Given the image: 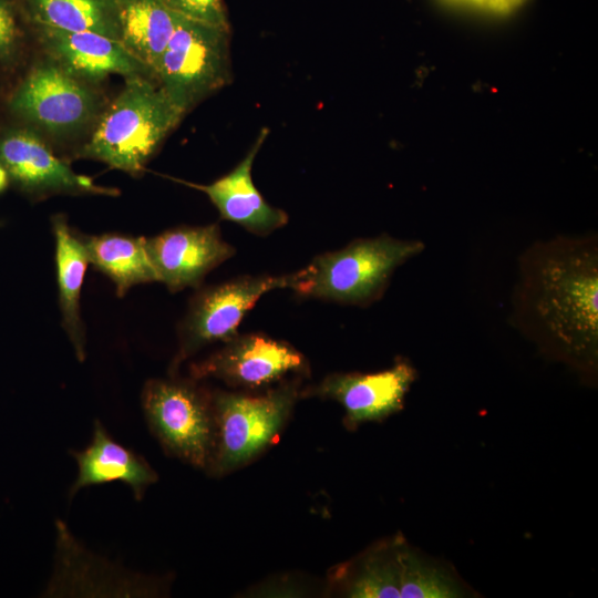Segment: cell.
Listing matches in <instances>:
<instances>
[{"label":"cell","instance_id":"cell-1","mask_svg":"<svg viewBox=\"0 0 598 598\" xmlns=\"http://www.w3.org/2000/svg\"><path fill=\"white\" fill-rule=\"evenodd\" d=\"M512 320L549 358L594 378L598 361L596 235L537 240L519 257Z\"/></svg>","mask_w":598,"mask_h":598},{"label":"cell","instance_id":"cell-2","mask_svg":"<svg viewBox=\"0 0 598 598\" xmlns=\"http://www.w3.org/2000/svg\"><path fill=\"white\" fill-rule=\"evenodd\" d=\"M424 248L421 240L388 234L358 238L316 256L293 272L291 290L302 297L365 307L381 299L396 268Z\"/></svg>","mask_w":598,"mask_h":598},{"label":"cell","instance_id":"cell-3","mask_svg":"<svg viewBox=\"0 0 598 598\" xmlns=\"http://www.w3.org/2000/svg\"><path fill=\"white\" fill-rule=\"evenodd\" d=\"M183 116L155 80L125 79L80 155L137 176Z\"/></svg>","mask_w":598,"mask_h":598},{"label":"cell","instance_id":"cell-4","mask_svg":"<svg viewBox=\"0 0 598 598\" xmlns=\"http://www.w3.org/2000/svg\"><path fill=\"white\" fill-rule=\"evenodd\" d=\"M339 590L352 598H455L472 590L451 566L396 535L341 567Z\"/></svg>","mask_w":598,"mask_h":598},{"label":"cell","instance_id":"cell-5","mask_svg":"<svg viewBox=\"0 0 598 598\" xmlns=\"http://www.w3.org/2000/svg\"><path fill=\"white\" fill-rule=\"evenodd\" d=\"M299 395L298 379L260 395L212 392L215 442L209 473L225 475L261 453L281 431Z\"/></svg>","mask_w":598,"mask_h":598},{"label":"cell","instance_id":"cell-6","mask_svg":"<svg viewBox=\"0 0 598 598\" xmlns=\"http://www.w3.org/2000/svg\"><path fill=\"white\" fill-rule=\"evenodd\" d=\"M229 42L230 28L177 16L156 82L183 114L229 83Z\"/></svg>","mask_w":598,"mask_h":598},{"label":"cell","instance_id":"cell-7","mask_svg":"<svg viewBox=\"0 0 598 598\" xmlns=\"http://www.w3.org/2000/svg\"><path fill=\"white\" fill-rule=\"evenodd\" d=\"M146 381L142 406L147 424L166 453L207 470L215 442L212 392L195 379Z\"/></svg>","mask_w":598,"mask_h":598},{"label":"cell","instance_id":"cell-8","mask_svg":"<svg viewBox=\"0 0 598 598\" xmlns=\"http://www.w3.org/2000/svg\"><path fill=\"white\" fill-rule=\"evenodd\" d=\"M293 279V272L241 276L199 289L179 326V344L169 365V375H175L181 363L205 346L234 338L243 318L261 296L275 289H290Z\"/></svg>","mask_w":598,"mask_h":598},{"label":"cell","instance_id":"cell-9","mask_svg":"<svg viewBox=\"0 0 598 598\" xmlns=\"http://www.w3.org/2000/svg\"><path fill=\"white\" fill-rule=\"evenodd\" d=\"M99 106L94 91L53 62L34 68L9 102L13 114L52 134L82 128Z\"/></svg>","mask_w":598,"mask_h":598},{"label":"cell","instance_id":"cell-10","mask_svg":"<svg viewBox=\"0 0 598 598\" xmlns=\"http://www.w3.org/2000/svg\"><path fill=\"white\" fill-rule=\"evenodd\" d=\"M308 371L307 360L291 344L259 333H237L221 349L189 368L195 380L212 377L248 389L271 384L289 372Z\"/></svg>","mask_w":598,"mask_h":598},{"label":"cell","instance_id":"cell-11","mask_svg":"<svg viewBox=\"0 0 598 598\" xmlns=\"http://www.w3.org/2000/svg\"><path fill=\"white\" fill-rule=\"evenodd\" d=\"M0 162L10 179L24 193L42 198L53 194L117 196L120 190L100 186L76 174L30 130H10L0 136Z\"/></svg>","mask_w":598,"mask_h":598},{"label":"cell","instance_id":"cell-12","mask_svg":"<svg viewBox=\"0 0 598 598\" xmlns=\"http://www.w3.org/2000/svg\"><path fill=\"white\" fill-rule=\"evenodd\" d=\"M416 378V369L408 360L398 358L391 368L374 373L330 374L300 395L339 402L344 410V425L353 430L361 423L380 422L402 410Z\"/></svg>","mask_w":598,"mask_h":598},{"label":"cell","instance_id":"cell-13","mask_svg":"<svg viewBox=\"0 0 598 598\" xmlns=\"http://www.w3.org/2000/svg\"><path fill=\"white\" fill-rule=\"evenodd\" d=\"M146 248L157 282L172 292L199 287L209 271L235 254L217 224L167 229L146 238Z\"/></svg>","mask_w":598,"mask_h":598},{"label":"cell","instance_id":"cell-14","mask_svg":"<svg viewBox=\"0 0 598 598\" xmlns=\"http://www.w3.org/2000/svg\"><path fill=\"white\" fill-rule=\"evenodd\" d=\"M32 28L52 62L82 82L101 81L110 74L156 81L155 73L118 40L48 25L33 24Z\"/></svg>","mask_w":598,"mask_h":598},{"label":"cell","instance_id":"cell-15","mask_svg":"<svg viewBox=\"0 0 598 598\" xmlns=\"http://www.w3.org/2000/svg\"><path fill=\"white\" fill-rule=\"evenodd\" d=\"M268 133V128H261L243 161L228 174L213 183L196 184L178 181L203 192L216 206L223 219L236 223L259 236H266L288 223V215L266 202L251 177L254 161Z\"/></svg>","mask_w":598,"mask_h":598},{"label":"cell","instance_id":"cell-16","mask_svg":"<svg viewBox=\"0 0 598 598\" xmlns=\"http://www.w3.org/2000/svg\"><path fill=\"white\" fill-rule=\"evenodd\" d=\"M72 455L79 474L71 486L70 497L90 485L118 481L127 484L135 498L141 499L145 489L157 481V474L150 464L115 442L99 420L94 421L90 445L83 451L72 452Z\"/></svg>","mask_w":598,"mask_h":598},{"label":"cell","instance_id":"cell-17","mask_svg":"<svg viewBox=\"0 0 598 598\" xmlns=\"http://www.w3.org/2000/svg\"><path fill=\"white\" fill-rule=\"evenodd\" d=\"M55 240V267L62 327L79 361L85 359V329L81 318V290L90 265L83 235L70 226L63 214L51 217Z\"/></svg>","mask_w":598,"mask_h":598},{"label":"cell","instance_id":"cell-18","mask_svg":"<svg viewBox=\"0 0 598 598\" xmlns=\"http://www.w3.org/2000/svg\"><path fill=\"white\" fill-rule=\"evenodd\" d=\"M83 239L90 264L113 281L117 297L136 285L157 281L146 237L106 233Z\"/></svg>","mask_w":598,"mask_h":598},{"label":"cell","instance_id":"cell-19","mask_svg":"<svg viewBox=\"0 0 598 598\" xmlns=\"http://www.w3.org/2000/svg\"><path fill=\"white\" fill-rule=\"evenodd\" d=\"M122 44L156 76L161 56L175 30L177 14L161 0H117Z\"/></svg>","mask_w":598,"mask_h":598},{"label":"cell","instance_id":"cell-20","mask_svg":"<svg viewBox=\"0 0 598 598\" xmlns=\"http://www.w3.org/2000/svg\"><path fill=\"white\" fill-rule=\"evenodd\" d=\"M19 3L31 25L94 32L120 41L117 0H19Z\"/></svg>","mask_w":598,"mask_h":598},{"label":"cell","instance_id":"cell-21","mask_svg":"<svg viewBox=\"0 0 598 598\" xmlns=\"http://www.w3.org/2000/svg\"><path fill=\"white\" fill-rule=\"evenodd\" d=\"M24 19L19 0H0V66L16 62L20 53Z\"/></svg>","mask_w":598,"mask_h":598},{"label":"cell","instance_id":"cell-22","mask_svg":"<svg viewBox=\"0 0 598 598\" xmlns=\"http://www.w3.org/2000/svg\"><path fill=\"white\" fill-rule=\"evenodd\" d=\"M173 13L213 24L230 28L224 0H161Z\"/></svg>","mask_w":598,"mask_h":598},{"label":"cell","instance_id":"cell-23","mask_svg":"<svg viewBox=\"0 0 598 598\" xmlns=\"http://www.w3.org/2000/svg\"><path fill=\"white\" fill-rule=\"evenodd\" d=\"M453 6L492 16H507L520 8L526 0H444Z\"/></svg>","mask_w":598,"mask_h":598},{"label":"cell","instance_id":"cell-24","mask_svg":"<svg viewBox=\"0 0 598 598\" xmlns=\"http://www.w3.org/2000/svg\"><path fill=\"white\" fill-rule=\"evenodd\" d=\"M10 176L7 168L0 162V193H3L10 183Z\"/></svg>","mask_w":598,"mask_h":598}]
</instances>
